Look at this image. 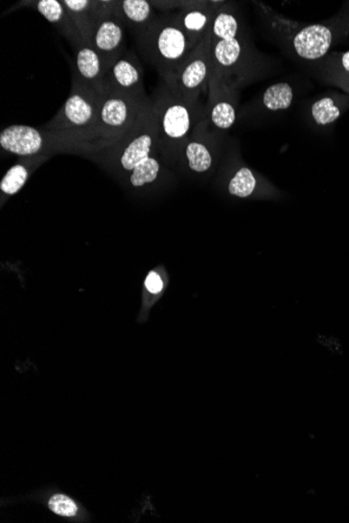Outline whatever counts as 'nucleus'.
<instances>
[{"label":"nucleus","instance_id":"nucleus-1","mask_svg":"<svg viewBox=\"0 0 349 523\" xmlns=\"http://www.w3.org/2000/svg\"><path fill=\"white\" fill-rule=\"evenodd\" d=\"M142 37L146 39L150 59L156 63L166 79L175 74L197 46L177 18L154 23Z\"/></svg>","mask_w":349,"mask_h":523},{"label":"nucleus","instance_id":"nucleus-2","mask_svg":"<svg viewBox=\"0 0 349 523\" xmlns=\"http://www.w3.org/2000/svg\"><path fill=\"white\" fill-rule=\"evenodd\" d=\"M215 66L210 51V35L204 37L175 74L167 78L168 88L183 101L195 105L204 88L209 87Z\"/></svg>","mask_w":349,"mask_h":523},{"label":"nucleus","instance_id":"nucleus-3","mask_svg":"<svg viewBox=\"0 0 349 523\" xmlns=\"http://www.w3.org/2000/svg\"><path fill=\"white\" fill-rule=\"evenodd\" d=\"M239 23L232 11L221 8L216 12L210 29V51L215 72L228 79L242 57V44L238 39Z\"/></svg>","mask_w":349,"mask_h":523},{"label":"nucleus","instance_id":"nucleus-4","mask_svg":"<svg viewBox=\"0 0 349 523\" xmlns=\"http://www.w3.org/2000/svg\"><path fill=\"white\" fill-rule=\"evenodd\" d=\"M100 97L76 78L70 96L51 125L57 129H96Z\"/></svg>","mask_w":349,"mask_h":523},{"label":"nucleus","instance_id":"nucleus-5","mask_svg":"<svg viewBox=\"0 0 349 523\" xmlns=\"http://www.w3.org/2000/svg\"><path fill=\"white\" fill-rule=\"evenodd\" d=\"M194 105L183 101L170 89L161 96L152 109L157 130L170 141L186 138L195 122Z\"/></svg>","mask_w":349,"mask_h":523},{"label":"nucleus","instance_id":"nucleus-6","mask_svg":"<svg viewBox=\"0 0 349 523\" xmlns=\"http://www.w3.org/2000/svg\"><path fill=\"white\" fill-rule=\"evenodd\" d=\"M142 101L107 90L100 97L96 129L116 132L133 129L143 112Z\"/></svg>","mask_w":349,"mask_h":523},{"label":"nucleus","instance_id":"nucleus-7","mask_svg":"<svg viewBox=\"0 0 349 523\" xmlns=\"http://www.w3.org/2000/svg\"><path fill=\"white\" fill-rule=\"evenodd\" d=\"M106 85L107 90L142 101L143 88L141 66L130 57L118 58L107 69Z\"/></svg>","mask_w":349,"mask_h":523},{"label":"nucleus","instance_id":"nucleus-8","mask_svg":"<svg viewBox=\"0 0 349 523\" xmlns=\"http://www.w3.org/2000/svg\"><path fill=\"white\" fill-rule=\"evenodd\" d=\"M209 115L210 122L216 129L228 130L233 127L236 119L233 89L228 79L214 72L209 83Z\"/></svg>","mask_w":349,"mask_h":523},{"label":"nucleus","instance_id":"nucleus-9","mask_svg":"<svg viewBox=\"0 0 349 523\" xmlns=\"http://www.w3.org/2000/svg\"><path fill=\"white\" fill-rule=\"evenodd\" d=\"M76 71L78 82L85 87L103 96L107 91V68L100 55L88 43L78 46L76 56Z\"/></svg>","mask_w":349,"mask_h":523},{"label":"nucleus","instance_id":"nucleus-10","mask_svg":"<svg viewBox=\"0 0 349 523\" xmlns=\"http://www.w3.org/2000/svg\"><path fill=\"white\" fill-rule=\"evenodd\" d=\"M124 37L123 26L118 18L108 14L96 23L89 44L101 56L107 69L120 58Z\"/></svg>","mask_w":349,"mask_h":523},{"label":"nucleus","instance_id":"nucleus-11","mask_svg":"<svg viewBox=\"0 0 349 523\" xmlns=\"http://www.w3.org/2000/svg\"><path fill=\"white\" fill-rule=\"evenodd\" d=\"M0 147L12 154L32 156L42 149L43 136L41 131L29 125H10L0 133Z\"/></svg>","mask_w":349,"mask_h":523},{"label":"nucleus","instance_id":"nucleus-12","mask_svg":"<svg viewBox=\"0 0 349 523\" xmlns=\"http://www.w3.org/2000/svg\"><path fill=\"white\" fill-rule=\"evenodd\" d=\"M333 34L327 26L313 24L306 26L293 38V48L300 58L318 60L331 49Z\"/></svg>","mask_w":349,"mask_h":523},{"label":"nucleus","instance_id":"nucleus-13","mask_svg":"<svg viewBox=\"0 0 349 523\" xmlns=\"http://www.w3.org/2000/svg\"><path fill=\"white\" fill-rule=\"evenodd\" d=\"M216 12L218 9L212 8L209 3H201L188 6L176 18L188 38L197 45L208 35Z\"/></svg>","mask_w":349,"mask_h":523},{"label":"nucleus","instance_id":"nucleus-14","mask_svg":"<svg viewBox=\"0 0 349 523\" xmlns=\"http://www.w3.org/2000/svg\"><path fill=\"white\" fill-rule=\"evenodd\" d=\"M70 17L74 20L85 43H90L96 25L100 19L108 15L100 9L102 3L88 2V0H64L62 2Z\"/></svg>","mask_w":349,"mask_h":523},{"label":"nucleus","instance_id":"nucleus-15","mask_svg":"<svg viewBox=\"0 0 349 523\" xmlns=\"http://www.w3.org/2000/svg\"><path fill=\"white\" fill-rule=\"evenodd\" d=\"M32 4H34L32 5L35 6L39 14H41L51 24L58 26L63 32V34L75 45L78 46L85 43L74 20L70 17L62 2H59V0H39V2Z\"/></svg>","mask_w":349,"mask_h":523},{"label":"nucleus","instance_id":"nucleus-16","mask_svg":"<svg viewBox=\"0 0 349 523\" xmlns=\"http://www.w3.org/2000/svg\"><path fill=\"white\" fill-rule=\"evenodd\" d=\"M115 5L117 18H122L131 28L142 32V35L152 28L154 12L151 3L146 0H124Z\"/></svg>","mask_w":349,"mask_h":523},{"label":"nucleus","instance_id":"nucleus-17","mask_svg":"<svg viewBox=\"0 0 349 523\" xmlns=\"http://www.w3.org/2000/svg\"><path fill=\"white\" fill-rule=\"evenodd\" d=\"M293 89L288 83H278L265 91L262 103L270 111L287 110L293 103Z\"/></svg>","mask_w":349,"mask_h":523},{"label":"nucleus","instance_id":"nucleus-18","mask_svg":"<svg viewBox=\"0 0 349 523\" xmlns=\"http://www.w3.org/2000/svg\"><path fill=\"white\" fill-rule=\"evenodd\" d=\"M186 155L190 170L196 173H204L212 167L213 158L207 145L199 142H192L188 144Z\"/></svg>","mask_w":349,"mask_h":523},{"label":"nucleus","instance_id":"nucleus-19","mask_svg":"<svg viewBox=\"0 0 349 523\" xmlns=\"http://www.w3.org/2000/svg\"><path fill=\"white\" fill-rule=\"evenodd\" d=\"M340 115L341 111L331 97L321 98L312 106L313 119L319 125L331 124L337 121Z\"/></svg>","mask_w":349,"mask_h":523},{"label":"nucleus","instance_id":"nucleus-20","mask_svg":"<svg viewBox=\"0 0 349 523\" xmlns=\"http://www.w3.org/2000/svg\"><path fill=\"white\" fill-rule=\"evenodd\" d=\"M256 188V179L253 171L243 168L238 170L229 183L230 195L239 197H248L253 194Z\"/></svg>","mask_w":349,"mask_h":523},{"label":"nucleus","instance_id":"nucleus-21","mask_svg":"<svg viewBox=\"0 0 349 523\" xmlns=\"http://www.w3.org/2000/svg\"><path fill=\"white\" fill-rule=\"evenodd\" d=\"M29 178V171L23 165L17 164L8 170L0 182V189L6 196H13L21 190Z\"/></svg>","mask_w":349,"mask_h":523},{"label":"nucleus","instance_id":"nucleus-22","mask_svg":"<svg viewBox=\"0 0 349 523\" xmlns=\"http://www.w3.org/2000/svg\"><path fill=\"white\" fill-rule=\"evenodd\" d=\"M158 173H160V163H158L156 159L151 157L137 165L134 170L132 171L131 184L134 188H142L143 185L154 182Z\"/></svg>","mask_w":349,"mask_h":523},{"label":"nucleus","instance_id":"nucleus-23","mask_svg":"<svg viewBox=\"0 0 349 523\" xmlns=\"http://www.w3.org/2000/svg\"><path fill=\"white\" fill-rule=\"evenodd\" d=\"M49 507L52 512L63 518H72L77 515L78 506L69 496L57 494L52 496L49 501Z\"/></svg>","mask_w":349,"mask_h":523},{"label":"nucleus","instance_id":"nucleus-24","mask_svg":"<svg viewBox=\"0 0 349 523\" xmlns=\"http://www.w3.org/2000/svg\"><path fill=\"white\" fill-rule=\"evenodd\" d=\"M144 284H146V288L150 293L152 294H160L163 289L161 278L155 271H151Z\"/></svg>","mask_w":349,"mask_h":523},{"label":"nucleus","instance_id":"nucleus-25","mask_svg":"<svg viewBox=\"0 0 349 523\" xmlns=\"http://www.w3.org/2000/svg\"><path fill=\"white\" fill-rule=\"evenodd\" d=\"M342 68H344V74L349 81V51H346L341 58Z\"/></svg>","mask_w":349,"mask_h":523}]
</instances>
